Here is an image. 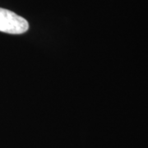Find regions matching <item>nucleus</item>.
<instances>
[{
  "label": "nucleus",
  "instance_id": "obj_1",
  "mask_svg": "<svg viewBox=\"0 0 148 148\" xmlns=\"http://www.w3.org/2000/svg\"><path fill=\"white\" fill-rule=\"evenodd\" d=\"M27 21L12 11L0 8V32L20 35L28 31Z\"/></svg>",
  "mask_w": 148,
  "mask_h": 148
}]
</instances>
